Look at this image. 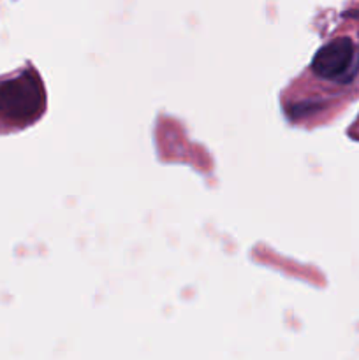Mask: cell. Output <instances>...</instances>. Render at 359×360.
<instances>
[{"label":"cell","mask_w":359,"mask_h":360,"mask_svg":"<svg viewBox=\"0 0 359 360\" xmlns=\"http://www.w3.org/2000/svg\"><path fill=\"white\" fill-rule=\"evenodd\" d=\"M44 86L34 70L0 83V118L13 123L34 122L44 109Z\"/></svg>","instance_id":"obj_1"},{"label":"cell","mask_w":359,"mask_h":360,"mask_svg":"<svg viewBox=\"0 0 359 360\" xmlns=\"http://www.w3.org/2000/svg\"><path fill=\"white\" fill-rule=\"evenodd\" d=\"M354 42L348 37H338L317 51V55L313 56L312 69L322 79L348 81L347 77H351L358 70V65H354Z\"/></svg>","instance_id":"obj_2"}]
</instances>
